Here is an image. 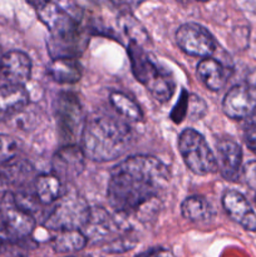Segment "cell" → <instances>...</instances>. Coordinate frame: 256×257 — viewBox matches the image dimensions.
I'll use <instances>...</instances> for the list:
<instances>
[{
  "mask_svg": "<svg viewBox=\"0 0 256 257\" xmlns=\"http://www.w3.org/2000/svg\"><path fill=\"white\" fill-rule=\"evenodd\" d=\"M145 257H176L173 255V252L168 248H163V247H158V248H153L151 250L150 252H147L145 255Z\"/></svg>",
  "mask_w": 256,
  "mask_h": 257,
  "instance_id": "cell-30",
  "label": "cell"
},
{
  "mask_svg": "<svg viewBox=\"0 0 256 257\" xmlns=\"http://www.w3.org/2000/svg\"><path fill=\"white\" fill-rule=\"evenodd\" d=\"M122 228L118 218L110 215L105 208L93 207L82 232L88 241H107L119 235Z\"/></svg>",
  "mask_w": 256,
  "mask_h": 257,
  "instance_id": "cell-13",
  "label": "cell"
},
{
  "mask_svg": "<svg viewBox=\"0 0 256 257\" xmlns=\"http://www.w3.org/2000/svg\"><path fill=\"white\" fill-rule=\"evenodd\" d=\"M20 151V143L15 137L0 133V166L12 162L18 158Z\"/></svg>",
  "mask_w": 256,
  "mask_h": 257,
  "instance_id": "cell-25",
  "label": "cell"
},
{
  "mask_svg": "<svg viewBox=\"0 0 256 257\" xmlns=\"http://www.w3.org/2000/svg\"><path fill=\"white\" fill-rule=\"evenodd\" d=\"M55 115L58 128L62 137L73 140L77 136V131H83L84 124L82 115V107L73 93H60L55 100Z\"/></svg>",
  "mask_w": 256,
  "mask_h": 257,
  "instance_id": "cell-11",
  "label": "cell"
},
{
  "mask_svg": "<svg viewBox=\"0 0 256 257\" xmlns=\"http://www.w3.org/2000/svg\"><path fill=\"white\" fill-rule=\"evenodd\" d=\"M222 109L231 119H250V124H256V90L246 83L233 85L223 98Z\"/></svg>",
  "mask_w": 256,
  "mask_h": 257,
  "instance_id": "cell-9",
  "label": "cell"
},
{
  "mask_svg": "<svg viewBox=\"0 0 256 257\" xmlns=\"http://www.w3.org/2000/svg\"><path fill=\"white\" fill-rule=\"evenodd\" d=\"M127 53L136 79L156 100L161 103L170 100L176 89V83L171 72L161 67L145 48L135 43L128 44Z\"/></svg>",
  "mask_w": 256,
  "mask_h": 257,
  "instance_id": "cell-4",
  "label": "cell"
},
{
  "mask_svg": "<svg viewBox=\"0 0 256 257\" xmlns=\"http://www.w3.org/2000/svg\"><path fill=\"white\" fill-rule=\"evenodd\" d=\"M85 155L77 145H65L52 158V175L60 182H69L82 175L85 167Z\"/></svg>",
  "mask_w": 256,
  "mask_h": 257,
  "instance_id": "cell-12",
  "label": "cell"
},
{
  "mask_svg": "<svg viewBox=\"0 0 256 257\" xmlns=\"http://www.w3.org/2000/svg\"><path fill=\"white\" fill-rule=\"evenodd\" d=\"M88 240L82 231H62L54 236L52 246L58 253H73L83 250Z\"/></svg>",
  "mask_w": 256,
  "mask_h": 257,
  "instance_id": "cell-22",
  "label": "cell"
},
{
  "mask_svg": "<svg viewBox=\"0 0 256 257\" xmlns=\"http://www.w3.org/2000/svg\"><path fill=\"white\" fill-rule=\"evenodd\" d=\"M176 43L186 54L206 59L217 49V43L210 32L197 23H185L176 32Z\"/></svg>",
  "mask_w": 256,
  "mask_h": 257,
  "instance_id": "cell-8",
  "label": "cell"
},
{
  "mask_svg": "<svg viewBox=\"0 0 256 257\" xmlns=\"http://www.w3.org/2000/svg\"><path fill=\"white\" fill-rule=\"evenodd\" d=\"M222 206L231 220L248 232H256V213L242 193L235 190L226 191L222 196Z\"/></svg>",
  "mask_w": 256,
  "mask_h": 257,
  "instance_id": "cell-15",
  "label": "cell"
},
{
  "mask_svg": "<svg viewBox=\"0 0 256 257\" xmlns=\"http://www.w3.org/2000/svg\"><path fill=\"white\" fill-rule=\"evenodd\" d=\"M217 171L226 181H236L242 171V150L232 140H221L216 143Z\"/></svg>",
  "mask_w": 256,
  "mask_h": 257,
  "instance_id": "cell-14",
  "label": "cell"
},
{
  "mask_svg": "<svg viewBox=\"0 0 256 257\" xmlns=\"http://www.w3.org/2000/svg\"><path fill=\"white\" fill-rule=\"evenodd\" d=\"M70 257H92V256H70Z\"/></svg>",
  "mask_w": 256,
  "mask_h": 257,
  "instance_id": "cell-33",
  "label": "cell"
},
{
  "mask_svg": "<svg viewBox=\"0 0 256 257\" xmlns=\"http://www.w3.org/2000/svg\"><path fill=\"white\" fill-rule=\"evenodd\" d=\"M246 84L250 85L251 88L256 90V69L252 70L250 74L247 75V80H246Z\"/></svg>",
  "mask_w": 256,
  "mask_h": 257,
  "instance_id": "cell-31",
  "label": "cell"
},
{
  "mask_svg": "<svg viewBox=\"0 0 256 257\" xmlns=\"http://www.w3.org/2000/svg\"><path fill=\"white\" fill-rule=\"evenodd\" d=\"M2 243H3V242H0V251H2Z\"/></svg>",
  "mask_w": 256,
  "mask_h": 257,
  "instance_id": "cell-34",
  "label": "cell"
},
{
  "mask_svg": "<svg viewBox=\"0 0 256 257\" xmlns=\"http://www.w3.org/2000/svg\"><path fill=\"white\" fill-rule=\"evenodd\" d=\"M33 5L39 20L50 32L48 50L52 59L77 57L85 45L78 18L57 3H37Z\"/></svg>",
  "mask_w": 256,
  "mask_h": 257,
  "instance_id": "cell-3",
  "label": "cell"
},
{
  "mask_svg": "<svg viewBox=\"0 0 256 257\" xmlns=\"http://www.w3.org/2000/svg\"><path fill=\"white\" fill-rule=\"evenodd\" d=\"M109 102L112 107L114 108L115 112L119 113L123 118L127 120H132V122H142L145 115H143L142 109L140 105L128 97L127 94L122 92H110L109 94Z\"/></svg>",
  "mask_w": 256,
  "mask_h": 257,
  "instance_id": "cell-23",
  "label": "cell"
},
{
  "mask_svg": "<svg viewBox=\"0 0 256 257\" xmlns=\"http://www.w3.org/2000/svg\"><path fill=\"white\" fill-rule=\"evenodd\" d=\"M243 181L251 190L256 191V161H250L245 163L241 171Z\"/></svg>",
  "mask_w": 256,
  "mask_h": 257,
  "instance_id": "cell-28",
  "label": "cell"
},
{
  "mask_svg": "<svg viewBox=\"0 0 256 257\" xmlns=\"http://www.w3.org/2000/svg\"><path fill=\"white\" fill-rule=\"evenodd\" d=\"M170 182V170L157 157L135 155L125 158L110 172L107 198L119 215L138 213L155 201Z\"/></svg>",
  "mask_w": 256,
  "mask_h": 257,
  "instance_id": "cell-1",
  "label": "cell"
},
{
  "mask_svg": "<svg viewBox=\"0 0 256 257\" xmlns=\"http://www.w3.org/2000/svg\"><path fill=\"white\" fill-rule=\"evenodd\" d=\"M80 140L85 157L94 162H108L127 152L132 143V131L117 118L94 115L84 122Z\"/></svg>",
  "mask_w": 256,
  "mask_h": 257,
  "instance_id": "cell-2",
  "label": "cell"
},
{
  "mask_svg": "<svg viewBox=\"0 0 256 257\" xmlns=\"http://www.w3.org/2000/svg\"><path fill=\"white\" fill-rule=\"evenodd\" d=\"M29 103L24 87L0 88V123L22 112Z\"/></svg>",
  "mask_w": 256,
  "mask_h": 257,
  "instance_id": "cell-18",
  "label": "cell"
},
{
  "mask_svg": "<svg viewBox=\"0 0 256 257\" xmlns=\"http://www.w3.org/2000/svg\"><path fill=\"white\" fill-rule=\"evenodd\" d=\"M197 77L212 92L222 89L231 77V69L213 58L202 59L197 65Z\"/></svg>",
  "mask_w": 256,
  "mask_h": 257,
  "instance_id": "cell-16",
  "label": "cell"
},
{
  "mask_svg": "<svg viewBox=\"0 0 256 257\" xmlns=\"http://www.w3.org/2000/svg\"><path fill=\"white\" fill-rule=\"evenodd\" d=\"M90 207L78 191H64L44 220V227L50 231H82L89 217Z\"/></svg>",
  "mask_w": 256,
  "mask_h": 257,
  "instance_id": "cell-5",
  "label": "cell"
},
{
  "mask_svg": "<svg viewBox=\"0 0 256 257\" xmlns=\"http://www.w3.org/2000/svg\"><path fill=\"white\" fill-rule=\"evenodd\" d=\"M4 187H5V185L2 180V176H0V198H2L3 196H4V193L7 192V191H4Z\"/></svg>",
  "mask_w": 256,
  "mask_h": 257,
  "instance_id": "cell-32",
  "label": "cell"
},
{
  "mask_svg": "<svg viewBox=\"0 0 256 257\" xmlns=\"http://www.w3.org/2000/svg\"><path fill=\"white\" fill-rule=\"evenodd\" d=\"M47 74L60 84H74L82 78L83 68L75 58H59L48 64Z\"/></svg>",
  "mask_w": 256,
  "mask_h": 257,
  "instance_id": "cell-17",
  "label": "cell"
},
{
  "mask_svg": "<svg viewBox=\"0 0 256 257\" xmlns=\"http://www.w3.org/2000/svg\"><path fill=\"white\" fill-rule=\"evenodd\" d=\"M119 24L122 27L123 32L130 38V43H135V44L140 45L142 48L147 44L150 37H148L143 25L132 14L123 13L119 17Z\"/></svg>",
  "mask_w": 256,
  "mask_h": 257,
  "instance_id": "cell-24",
  "label": "cell"
},
{
  "mask_svg": "<svg viewBox=\"0 0 256 257\" xmlns=\"http://www.w3.org/2000/svg\"><path fill=\"white\" fill-rule=\"evenodd\" d=\"M207 109V105L203 102L201 97L196 94H188V107H187V115L192 119H198L203 117Z\"/></svg>",
  "mask_w": 256,
  "mask_h": 257,
  "instance_id": "cell-26",
  "label": "cell"
},
{
  "mask_svg": "<svg viewBox=\"0 0 256 257\" xmlns=\"http://www.w3.org/2000/svg\"><path fill=\"white\" fill-rule=\"evenodd\" d=\"M183 218L191 222H207L215 215L212 205L202 196H190L181 205Z\"/></svg>",
  "mask_w": 256,
  "mask_h": 257,
  "instance_id": "cell-21",
  "label": "cell"
},
{
  "mask_svg": "<svg viewBox=\"0 0 256 257\" xmlns=\"http://www.w3.org/2000/svg\"><path fill=\"white\" fill-rule=\"evenodd\" d=\"M178 151L186 167L198 176L217 171L215 153L211 151L205 137L192 128H186L178 137Z\"/></svg>",
  "mask_w": 256,
  "mask_h": 257,
  "instance_id": "cell-6",
  "label": "cell"
},
{
  "mask_svg": "<svg viewBox=\"0 0 256 257\" xmlns=\"http://www.w3.org/2000/svg\"><path fill=\"white\" fill-rule=\"evenodd\" d=\"M34 168L28 161L25 160H13L12 162L2 166L0 168V176L5 186H13L23 190L28 182H30V178L33 177Z\"/></svg>",
  "mask_w": 256,
  "mask_h": 257,
  "instance_id": "cell-20",
  "label": "cell"
},
{
  "mask_svg": "<svg viewBox=\"0 0 256 257\" xmlns=\"http://www.w3.org/2000/svg\"><path fill=\"white\" fill-rule=\"evenodd\" d=\"M187 107H188V94L183 90L181 93V98L177 102V104L173 108V112L171 114V118L173 119L175 123H181L183 120V118L187 115Z\"/></svg>",
  "mask_w": 256,
  "mask_h": 257,
  "instance_id": "cell-27",
  "label": "cell"
},
{
  "mask_svg": "<svg viewBox=\"0 0 256 257\" xmlns=\"http://www.w3.org/2000/svg\"><path fill=\"white\" fill-rule=\"evenodd\" d=\"M32 77V60L20 50H10L0 58V88L24 87Z\"/></svg>",
  "mask_w": 256,
  "mask_h": 257,
  "instance_id": "cell-10",
  "label": "cell"
},
{
  "mask_svg": "<svg viewBox=\"0 0 256 257\" xmlns=\"http://www.w3.org/2000/svg\"><path fill=\"white\" fill-rule=\"evenodd\" d=\"M35 218L20 210L13 193L7 191L0 198V242H15L33 233Z\"/></svg>",
  "mask_w": 256,
  "mask_h": 257,
  "instance_id": "cell-7",
  "label": "cell"
},
{
  "mask_svg": "<svg viewBox=\"0 0 256 257\" xmlns=\"http://www.w3.org/2000/svg\"><path fill=\"white\" fill-rule=\"evenodd\" d=\"M33 190L43 206L55 203L63 195V185L52 173L38 175L33 181Z\"/></svg>",
  "mask_w": 256,
  "mask_h": 257,
  "instance_id": "cell-19",
  "label": "cell"
},
{
  "mask_svg": "<svg viewBox=\"0 0 256 257\" xmlns=\"http://www.w3.org/2000/svg\"><path fill=\"white\" fill-rule=\"evenodd\" d=\"M246 146L256 153V124H250L245 131Z\"/></svg>",
  "mask_w": 256,
  "mask_h": 257,
  "instance_id": "cell-29",
  "label": "cell"
},
{
  "mask_svg": "<svg viewBox=\"0 0 256 257\" xmlns=\"http://www.w3.org/2000/svg\"><path fill=\"white\" fill-rule=\"evenodd\" d=\"M2 55H3V54H2V52H0V58H2Z\"/></svg>",
  "mask_w": 256,
  "mask_h": 257,
  "instance_id": "cell-35",
  "label": "cell"
}]
</instances>
